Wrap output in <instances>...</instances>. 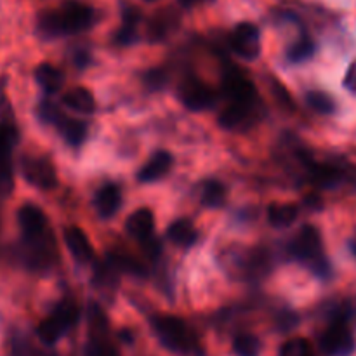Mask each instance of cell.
Masks as SVG:
<instances>
[{"instance_id": "d590c367", "label": "cell", "mask_w": 356, "mask_h": 356, "mask_svg": "<svg viewBox=\"0 0 356 356\" xmlns=\"http://www.w3.org/2000/svg\"><path fill=\"white\" fill-rule=\"evenodd\" d=\"M348 247H350L351 254H353V256L356 257V235L351 236V238H350V242H348Z\"/></svg>"}, {"instance_id": "8992f818", "label": "cell", "mask_w": 356, "mask_h": 356, "mask_svg": "<svg viewBox=\"0 0 356 356\" xmlns=\"http://www.w3.org/2000/svg\"><path fill=\"white\" fill-rule=\"evenodd\" d=\"M21 170L23 176L31 186L38 190H52L58 186V172H56L54 163L49 159L40 155H28L21 160Z\"/></svg>"}, {"instance_id": "d4e9b609", "label": "cell", "mask_w": 356, "mask_h": 356, "mask_svg": "<svg viewBox=\"0 0 356 356\" xmlns=\"http://www.w3.org/2000/svg\"><path fill=\"white\" fill-rule=\"evenodd\" d=\"M226 188L219 181H205L200 191V202L204 207L218 209L225 204Z\"/></svg>"}, {"instance_id": "cb8c5ba5", "label": "cell", "mask_w": 356, "mask_h": 356, "mask_svg": "<svg viewBox=\"0 0 356 356\" xmlns=\"http://www.w3.org/2000/svg\"><path fill=\"white\" fill-rule=\"evenodd\" d=\"M299 211L294 204H271L268 209V221L273 228L284 229L294 225Z\"/></svg>"}, {"instance_id": "4dcf8cb0", "label": "cell", "mask_w": 356, "mask_h": 356, "mask_svg": "<svg viewBox=\"0 0 356 356\" xmlns=\"http://www.w3.org/2000/svg\"><path fill=\"white\" fill-rule=\"evenodd\" d=\"M278 356H315L312 343L305 337H294L284 343V346L278 351Z\"/></svg>"}, {"instance_id": "5bb4252c", "label": "cell", "mask_w": 356, "mask_h": 356, "mask_svg": "<svg viewBox=\"0 0 356 356\" xmlns=\"http://www.w3.org/2000/svg\"><path fill=\"white\" fill-rule=\"evenodd\" d=\"M65 243L68 247L70 254L75 257L79 263L87 264L94 259V249L87 238L86 232L76 226H70L65 229Z\"/></svg>"}, {"instance_id": "4fadbf2b", "label": "cell", "mask_w": 356, "mask_h": 356, "mask_svg": "<svg viewBox=\"0 0 356 356\" xmlns=\"http://www.w3.org/2000/svg\"><path fill=\"white\" fill-rule=\"evenodd\" d=\"M17 222H19L23 238H37L51 232L44 211L33 204L21 205L17 211Z\"/></svg>"}, {"instance_id": "ac0fdd59", "label": "cell", "mask_w": 356, "mask_h": 356, "mask_svg": "<svg viewBox=\"0 0 356 356\" xmlns=\"http://www.w3.org/2000/svg\"><path fill=\"white\" fill-rule=\"evenodd\" d=\"M177 24H179V14L176 10L170 9V7L159 10L148 24V38L153 42L163 40L176 30Z\"/></svg>"}, {"instance_id": "2e32d148", "label": "cell", "mask_w": 356, "mask_h": 356, "mask_svg": "<svg viewBox=\"0 0 356 356\" xmlns=\"http://www.w3.org/2000/svg\"><path fill=\"white\" fill-rule=\"evenodd\" d=\"M172 155L165 149H159L148 162L143 165V169L138 172V179L141 183H155V181L162 179L172 167Z\"/></svg>"}, {"instance_id": "603a6c76", "label": "cell", "mask_w": 356, "mask_h": 356, "mask_svg": "<svg viewBox=\"0 0 356 356\" xmlns=\"http://www.w3.org/2000/svg\"><path fill=\"white\" fill-rule=\"evenodd\" d=\"M35 79H37L38 86L42 87L45 94H56L65 83V75L59 68L49 65V63H42L35 70Z\"/></svg>"}, {"instance_id": "8fae6325", "label": "cell", "mask_w": 356, "mask_h": 356, "mask_svg": "<svg viewBox=\"0 0 356 356\" xmlns=\"http://www.w3.org/2000/svg\"><path fill=\"white\" fill-rule=\"evenodd\" d=\"M179 97L184 106L191 111L209 110L214 106L216 99H218L214 89H211L207 83L198 79L184 80L179 87Z\"/></svg>"}, {"instance_id": "7402d4cb", "label": "cell", "mask_w": 356, "mask_h": 356, "mask_svg": "<svg viewBox=\"0 0 356 356\" xmlns=\"http://www.w3.org/2000/svg\"><path fill=\"white\" fill-rule=\"evenodd\" d=\"M138 23H139V10L134 7H124L122 13V26L115 35V42L118 45H131L138 40Z\"/></svg>"}, {"instance_id": "9a60e30c", "label": "cell", "mask_w": 356, "mask_h": 356, "mask_svg": "<svg viewBox=\"0 0 356 356\" xmlns=\"http://www.w3.org/2000/svg\"><path fill=\"white\" fill-rule=\"evenodd\" d=\"M125 228H127L129 235L132 238L139 240L143 243L149 236H153V232H155V216H153V212L149 209H138V211L132 212L127 218Z\"/></svg>"}, {"instance_id": "836d02e7", "label": "cell", "mask_w": 356, "mask_h": 356, "mask_svg": "<svg viewBox=\"0 0 356 356\" xmlns=\"http://www.w3.org/2000/svg\"><path fill=\"white\" fill-rule=\"evenodd\" d=\"M343 86L346 87L350 92L356 94V61L351 63L350 68H348L346 75H344V80H343Z\"/></svg>"}, {"instance_id": "ffe728a7", "label": "cell", "mask_w": 356, "mask_h": 356, "mask_svg": "<svg viewBox=\"0 0 356 356\" xmlns=\"http://www.w3.org/2000/svg\"><path fill=\"white\" fill-rule=\"evenodd\" d=\"M63 104L70 110L86 115L94 113V110H96V99H94L92 92L86 87H73V89L66 90L65 96H63Z\"/></svg>"}, {"instance_id": "52a82bcc", "label": "cell", "mask_w": 356, "mask_h": 356, "mask_svg": "<svg viewBox=\"0 0 356 356\" xmlns=\"http://www.w3.org/2000/svg\"><path fill=\"white\" fill-rule=\"evenodd\" d=\"M320 348L327 356H350L356 348L351 325L343 322H330L320 337Z\"/></svg>"}, {"instance_id": "7a4b0ae2", "label": "cell", "mask_w": 356, "mask_h": 356, "mask_svg": "<svg viewBox=\"0 0 356 356\" xmlns=\"http://www.w3.org/2000/svg\"><path fill=\"white\" fill-rule=\"evenodd\" d=\"M153 330L160 343L172 353L181 356H202L204 350L197 334L184 320L172 315H159L152 320Z\"/></svg>"}, {"instance_id": "30bf717a", "label": "cell", "mask_w": 356, "mask_h": 356, "mask_svg": "<svg viewBox=\"0 0 356 356\" xmlns=\"http://www.w3.org/2000/svg\"><path fill=\"white\" fill-rule=\"evenodd\" d=\"M54 254V238L51 232L37 238H23V261L33 270H45L51 266Z\"/></svg>"}, {"instance_id": "83f0119b", "label": "cell", "mask_w": 356, "mask_h": 356, "mask_svg": "<svg viewBox=\"0 0 356 356\" xmlns=\"http://www.w3.org/2000/svg\"><path fill=\"white\" fill-rule=\"evenodd\" d=\"M83 356H120V353L108 339V334H103V336H90Z\"/></svg>"}, {"instance_id": "ba28073f", "label": "cell", "mask_w": 356, "mask_h": 356, "mask_svg": "<svg viewBox=\"0 0 356 356\" xmlns=\"http://www.w3.org/2000/svg\"><path fill=\"white\" fill-rule=\"evenodd\" d=\"M229 47L238 58L254 61L261 56V31L254 23H238L229 33Z\"/></svg>"}, {"instance_id": "5b68a950", "label": "cell", "mask_w": 356, "mask_h": 356, "mask_svg": "<svg viewBox=\"0 0 356 356\" xmlns=\"http://www.w3.org/2000/svg\"><path fill=\"white\" fill-rule=\"evenodd\" d=\"M38 117L45 124L54 125L56 131L63 136L70 146H80L87 138V124L76 118L66 117L51 101H42L38 106Z\"/></svg>"}, {"instance_id": "d6986e66", "label": "cell", "mask_w": 356, "mask_h": 356, "mask_svg": "<svg viewBox=\"0 0 356 356\" xmlns=\"http://www.w3.org/2000/svg\"><path fill=\"white\" fill-rule=\"evenodd\" d=\"M254 108L256 104H245V103H229L225 110L219 115V124L225 129H238L249 122L252 117Z\"/></svg>"}, {"instance_id": "44dd1931", "label": "cell", "mask_w": 356, "mask_h": 356, "mask_svg": "<svg viewBox=\"0 0 356 356\" xmlns=\"http://www.w3.org/2000/svg\"><path fill=\"white\" fill-rule=\"evenodd\" d=\"M167 236L172 243L176 245L184 247V249H190L191 245H195L198 240V232L195 228V225L188 219H177L167 229Z\"/></svg>"}, {"instance_id": "f546056e", "label": "cell", "mask_w": 356, "mask_h": 356, "mask_svg": "<svg viewBox=\"0 0 356 356\" xmlns=\"http://www.w3.org/2000/svg\"><path fill=\"white\" fill-rule=\"evenodd\" d=\"M312 177L320 186L330 188L339 183L341 172L330 165H318V163H315V165H312Z\"/></svg>"}, {"instance_id": "8d00e7d4", "label": "cell", "mask_w": 356, "mask_h": 356, "mask_svg": "<svg viewBox=\"0 0 356 356\" xmlns=\"http://www.w3.org/2000/svg\"><path fill=\"white\" fill-rule=\"evenodd\" d=\"M38 356H56L54 353H42V355H38Z\"/></svg>"}, {"instance_id": "6da1fadb", "label": "cell", "mask_w": 356, "mask_h": 356, "mask_svg": "<svg viewBox=\"0 0 356 356\" xmlns=\"http://www.w3.org/2000/svg\"><path fill=\"white\" fill-rule=\"evenodd\" d=\"M96 23V10L79 0H66L59 9L45 10L38 16L37 30L44 38L76 35Z\"/></svg>"}, {"instance_id": "3957f363", "label": "cell", "mask_w": 356, "mask_h": 356, "mask_svg": "<svg viewBox=\"0 0 356 356\" xmlns=\"http://www.w3.org/2000/svg\"><path fill=\"white\" fill-rule=\"evenodd\" d=\"M291 254L298 261L312 268V271L318 277L325 278L330 275L329 259L323 254L322 236L315 226H302L296 238L291 242Z\"/></svg>"}, {"instance_id": "9c48e42d", "label": "cell", "mask_w": 356, "mask_h": 356, "mask_svg": "<svg viewBox=\"0 0 356 356\" xmlns=\"http://www.w3.org/2000/svg\"><path fill=\"white\" fill-rule=\"evenodd\" d=\"M222 90L229 97V103L257 104V92L254 83L236 66H229L222 76Z\"/></svg>"}, {"instance_id": "7c38bea8", "label": "cell", "mask_w": 356, "mask_h": 356, "mask_svg": "<svg viewBox=\"0 0 356 356\" xmlns=\"http://www.w3.org/2000/svg\"><path fill=\"white\" fill-rule=\"evenodd\" d=\"M16 129L0 124V198L7 197L14 186L10 149L16 143Z\"/></svg>"}, {"instance_id": "d6a6232c", "label": "cell", "mask_w": 356, "mask_h": 356, "mask_svg": "<svg viewBox=\"0 0 356 356\" xmlns=\"http://www.w3.org/2000/svg\"><path fill=\"white\" fill-rule=\"evenodd\" d=\"M143 82H145V86L148 87L149 90H160L165 87L167 75L163 70H149V72H146Z\"/></svg>"}, {"instance_id": "e0dca14e", "label": "cell", "mask_w": 356, "mask_h": 356, "mask_svg": "<svg viewBox=\"0 0 356 356\" xmlns=\"http://www.w3.org/2000/svg\"><path fill=\"white\" fill-rule=\"evenodd\" d=\"M122 204V193L120 188L113 183H106L96 191V197H94V207H96L97 214L101 218L108 219L111 216L117 214V211L120 209Z\"/></svg>"}, {"instance_id": "4316f807", "label": "cell", "mask_w": 356, "mask_h": 356, "mask_svg": "<svg viewBox=\"0 0 356 356\" xmlns=\"http://www.w3.org/2000/svg\"><path fill=\"white\" fill-rule=\"evenodd\" d=\"M233 353L236 356H259L261 341L250 332H242L233 339Z\"/></svg>"}, {"instance_id": "74e56055", "label": "cell", "mask_w": 356, "mask_h": 356, "mask_svg": "<svg viewBox=\"0 0 356 356\" xmlns=\"http://www.w3.org/2000/svg\"><path fill=\"white\" fill-rule=\"evenodd\" d=\"M146 2H155V0H146Z\"/></svg>"}, {"instance_id": "f1b7e54d", "label": "cell", "mask_w": 356, "mask_h": 356, "mask_svg": "<svg viewBox=\"0 0 356 356\" xmlns=\"http://www.w3.org/2000/svg\"><path fill=\"white\" fill-rule=\"evenodd\" d=\"M306 103H308L309 108H313V110L323 115H329L336 111L334 99L327 92H322V90H309L306 94Z\"/></svg>"}, {"instance_id": "484cf974", "label": "cell", "mask_w": 356, "mask_h": 356, "mask_svg": "<svg viewBox=\"0 0 356 356\" xmlns=\"http://www.w3.org/2000/svg\"><path fill=\"white\" fill-rule=\"evenodd\" d=\"M315 51L316 45L315 42L312 40V37L302 35L301 38H298V40L287 49V59L291 63H294V65H299V63H305L308 61V59H312Z\"/></svg>"}, {"instance_id": "1f68e13d", "label": "cell", "mask_w": 356, "mask_h": 356, "mask_svg": "<svg viewBox=\"0 0 356 356\" xmlns=\"http://www.w3.org/2000/svg\"><path fill=\"white\" fill-rule=\"evenodd\" d=\"M0 124L6 125V127L16 129V125H14L13 108H10L6 96V80L3 79H0Z\"/></svg>"}, {"instance_id": "e575fe53", "label": "cell", "mask_w": 356, "mask_h": 356, "mask_svg": "<svg viewBox=\"0 0 356 356\" xmlns=\"http://www.w3.org/2000/svg\"><path fill=\"white\" fill-rule=\"evenodd\" d=\"M212 2V0H179V3L183 7H197V6H202V3H209Z\"/></svg>"}, {"instance_id": "277c9868", "label": "cell", "mask_w": 356, "mask_h": 356, "mask_svg": "<svg viewBox=\"0 0 356 356\" xmlns=\"http://www.w3.org/2000/svg\"><path fill=\"white\" fill-rule=\"evenodd\" d=\"M79 306L72 299H65L54 308V312L38 325L37 336L45 346H52L58 343L65 334H68L70 329L75 327L79 322Z\"/></svg>"}]
</instances>
